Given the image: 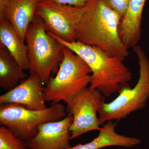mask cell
I'll return each mask as SVG.
<instances>
[{"instance_id": "30bf717a", "label": "cell", "mask_w": 149, "mask_h": 149, "mask_svg": "<svg viewBox=\"0 0 149 149\" xmlns=\"http://www.w3.org/2000/svg\"><path fill=\"white\" fill-rule=\"evenodd\" d=\"M45 86L37 75L30 74L11 91L0 96V104L15 103L31 110L47 108L45 97Z\"/></svg>"}, {"instance_id": "2e32d148", "label": "cell", "mask_w": 149, "mask_h": 149, "mask_svg": "<svg viewBox=\"0 0 149 149\" xmlns=\"http://www.w3.org/2000/svg\"><path fill=\"white\" fill-rule=\"evenodd\" d=\"M0 149H30L26 141H22L5 126L0 127Z\"/></svg>"}, {"instance_id": "ba28073f", "label": "cell", "mask_w": 149, "mask_h": 149, "mask_svg": "<svg viewBox=\"0 0 149 149\" xmlns=\"http://www.w3.org/2000/svg\"><path fill=\"white\" fill-rule=\"evenodd\" d=\"M104 103L102 94L100 91L87 88L67 104L68 114L73 119L70 128V140L91 130H100L101 124L97 113Z\"/></svg>"}, {"instance_id": "9c48e42d", "label": "cell", "mask_w": 149, "mask_h": 149, "mask_svg": "<svg viewBox=\"0 0 149 149\" xmlns=\"http://www.w3.org/2000/svg\"><path fill=\"white\" fill-rule=\"evenodd\" d=\"M73 117L68 115L62 120L49 121L40 124L38 133L35 137L26 141L30 149H67L71 133L70 128Z\"/></svg>"}, {"instance_id": "7a4b0ae2", "label": "cell", "mask_w": 149, "mask_h": 149, "mask_svg": "<svg viewBox=\"0 0 149 149\" xmlns=\"http://www.w3.org/2000/svg\"><path fill=\"white\" fill-rule=\"evenodd\" d=\"M48 33L80 56L90 68L92 74L89 89H97L109 97L116 93L119 94L125 88H131L128 83L132 80V73L123 63V59L109 55L98 48L79 41L66 42Z\"/></svg>"}, {"instance_id": "277c9868", "label": "cell", "mask_w": 149, "mask_h": 149, "mask_svg": "<svg viewBox=\"0 0 149 149\" xmlns=\"http://www.w3.org/2000/svg\"><path fill=\"white\" fill-rule=\"evenodd\" d=\"M63 52L58 72L50 78L45 88V100L51 105L61 101L68 104L91 82L92 71L87 63L66 47Z\"/></svg>"}, {"instance_id": "5bb4252c", "label": "cell", "mask_w": 149, "mask_h": 149, "mask_svg": "<svg viewBox=\"0 0 149 149\" xmlns=\"http://www.w3.org/2000/svg\"><path fill=\"white\" fill-rule=\"evenodd\" d=\"M0 45L6 48L24 70H28V48L19 38L10 22L0 17Z\"/></svg>"}, {"instance_id": "ac0fdd59", "label": "cell", "mask_w": 149, "mask_h": 149, "mask_svg": "<svg viewBox=\"0 0 149 149\" xmlns=\"http://www.w3.org/2000/svg\"><path fill=\"white\" fill-rule=\"evenodd\" d=\"M52 2L59 4L66 5L72 6L83 7L90 0H49Z\"/></svg>"}, {"instance_id": "7c38bea8", "label": "cell", "mask_w": 149, "mask_h": 149, "mask_svg": "<svg viewBox=\"0 0 149 149\" xmlns=\"http://www.w3.org/2000/svg\"><path fill=\"white\" fill-rule=\"evenodd\" d=\"M147 0H130L129 8L120 22L118 34L127 49L137 45L141 36L143 10Z\"/></svg>"}, {"instance_id": "4fadbf2b", "label": "cell", "mask_w": 149, "mask_h": 149, "mask_svg": "<svg viewBox=\"0 0 149 149\" xmlns=\"http://www.w3.org/2000/svg\"><path fill=\"white\" fill-rule=\"evenodd\" d=\"M117 124V121H108L100 128L98 136L93 141L85 144H79L67 149H100L111 146L131 148L141 143L140 139L116 133L115 129Z\"/></svg>"}, {"instance_id": "3957f363", "label": "cell", "mask_w": 149, "mask_h": 149, "mask_svg": "<svg viewBox=\"0 0 149 149\" xmlns=\"http://www.w3.org/2000/svg\"><path fill=\"white\" fill-rule=\"evenodd\" d=\"M30 74L37 75L47 85L52 74H56L63 60V45L49 34L42 19L35 15L25 35Z\"/></svg>"}, {"instance_id": "6da1fadb", "label": "cell", "mask_w": 149, "mask_h": 149, "mask_svg": "<svg viewBox=\"0 0 149 149\" xmlns=\"http://www.w3.org/2000/svg\"><path fill=\"white\" fill-rule=\"evenodd\" d=\"M120 21L103 0H90L75 28L76 40L124 60L129 53L118 34Z\"/></svg>"}, {"instance_id": "52a82bcc", "label": "cell", "mask_w": 149, "mask_h": 149, "mask_svg": "<svg viewBox=\"0 0 149 149\" xmlns=\"http://www.w3.org/2000/svg\"><path fill=\"white\" fill-rule=\"evenodd\" d=\"M85 9L83 7L59 4L42 0L35 15L42 19L47 31L66 42L76 40L75 28Z\"/></svg>"}, {"instance_id": "e0dca14e", "label": "cell", "mask_w": 149, "mask_h": 149, "mask_svg": "<svg viewBox=\"0 0 149 149\" xmlns=\"http://www.w3.org/2000/svg\"><path fill=\"white\" fill-rule=\"evenodd\" d=\"M109 7L118 15L120 20L126 14L130 0H103Z\"/></svg>"}, {"instance_id": "8fae6325", "label": "cell", "mask_w": 149, "mask_h": 149, "mask_svg": "<svg viewBox=\"0 0 149 149\" xmlns=\"http://www.w3.org/2000/svg\"><path fill=\"white\" fill-rule=\"evenodd\" d=\"M42 0H0V17L10 22L19 37L25 42V35Z\"/></svg>"}, {"instance_id": "5b68a950", "label": "cell", "mask_w": 149, "mask_h": 149, "mask_svg": "<svg viewBox=\"0 0 149 149\" xmlns=\"http://www.w3.org/2000/svg\"><path fill=\"white\" fill-rule=\"evenodd\" d=\"M133 49L139 58V80L133 88L123 89L112 101L104 103L98 113L101 125L113 120L118 122L143 109L149 98V60L140 46L137 45Z\"/></svg>"}, {"instance_id": "8992f818", "label": "cell", "mask_w": 149, "mask_h": 149, "mask_svg": "<svg viewBox=\"0 0 149 149\" xmlns=\"http://www.w3.org/2000/svg\"><path fill=\"white\" fill-rule=\"evenodd\" d=\"M68 115L66 107L59 103L43 110L27 109L22 105L6 103L0 105V124L19 139L27 141L38 133L40 124L62 120Z\"/></svg>"}, {"instance_id": "9a60e30c", "label": "cell", "mask_w": 149, "mask_h": 149, "mask_svg": "<svg viewBox=\"0 0 149 149\" xmlns=\"http://www.w3.org/2000/svg\"><path fill=\"white\" fill-rule=\"evenodd\" d=\"M8 50L0 45V87L8 92L16 87L27 75Z\"/></svg>"}]
</instances>
